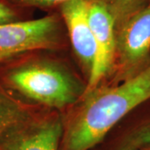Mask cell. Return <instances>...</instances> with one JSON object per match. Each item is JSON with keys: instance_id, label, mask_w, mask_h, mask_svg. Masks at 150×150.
<instances>
[{"instance_id": "8992f818", "label": "cell", "mask_w": 150, "mask_h": 150, "mask_svg": "<svg viewBox=\"0 0 150 150\" xmlns=\"http://www.w3.org/2000/svg\"><path fill=\"white\" fill-rule=\"evenodd\" d=\"M88 18L94 38L95 56L84 94L102 84L109 74L117 37L114 17L103 0L88 1Z\"/></svg>"}, {"instance_id": "277c9868", "label": "cell", "mask_w": 150, "mask_h": 150, "mask_svg": "<svg viewBox=\"0 0 150 150\" xmlns=\"http://www.w3.org/2000/svg\"><path fill=\"white\" fill-rule=\"evenodd\" d=\"M149 66L150 4L117 28L112 69L100 85L119 84L139 75Z\"/></svg>"}, {"instance_id": "ba28073f", "label": "cell", "mask_w": 150, "mask_h": 150, "mask_svg": "<svg viewBox=\"0 0 150 150\" xmlns=\"http://www.w3.org/2000/svg\"><path fill=\"white\" fill-rule=\"evenodd\" d=\"M150 145V98L129 113L93 150H139Z\"/></svg>"}, {"instance_id": "6da1fadb", "label": "cell", "mask_w": 150, "mask_h": 150, "mask_svg": "<svg viewBox=\"0 0 150 150\" xmlns=\"http://www.w3.org/2000/svg\"><path fill=\"white\" fill-rule=\"evenodd\" d=\"M34 51L0 65V83L28 105L64 113L83 96L87 80L61 54Z\"/></svg>"}, {"instance_id": "7c38bea8", "label": "cell", "mask_w": 150, "mask_h": 150, "mask_svg": "<svg viewBox=\"0 0 150 150\" xmlns=\"http://www.w3.org/2000/svg\"><path fill=\"white\" fill-rule=\"evenodd\" d=\"M14 5L33 10L35 8H39L43 10L58 12L62 6L73 0H8ZM91 1V0H86ZM104 1V0H103Z\"/></svg>"}, {"instance_id": "4fadbf2b", "label": "cell", "mask_w": 150, "mask_h": 150, "mask_svg": "<svg viewBox=\"0 0 150 150\" xmlns=\"http://www.w3.org/2000/svg\"><path fill=\"white\" fill-rule=\"evenodd\" d=\"M139 150H150V145L149 146H147V147H144V148H143V149H141Z\"/></svg>"}, {"instance_id": "8fae6325", "label": "cell", "mask_w": 150, "mask_h": 150, "mask_svg": "<svg viewBox=\"0 0 150 150\" xmlns=\"http://www.w3.org/2000/svg\"><path fill=\"white\" fill-rule=\"evenodd\" d=\"M33 10L20 8L8 0H0V25L32 18Z\"/></svg>"}, {"instance_id": "30bf717a", "label": "cell", "mask_w": 150, "mask_h": 150, "mask_svg": "<svg viewBox=\"0 0 150 150\" xmlns=\"http://www.w3.org/2000/svg\"><path fill=\"white\" fill-rule=\"evenodd\" d=\"M114 17L116 28L150 4V0H104Z\"/></svg>"}, {"instance_id": "52a82bcc", "label": "cell", "mask_w": 150, "mask_h": 150, "mask_svg": "<svg viewBox=\"0 0 150 150\" xmlns=\"http://www.w3.org/2000/svg\"><path fill=\"white\" fill-rule=\"evenodd\" d=\"M58 12L63 18L79 69L88 82L95 56L94 38L88 18V1H70Z\"/></svg>"}, {"instance_id": "5b68a950", "label": "cell", "mask_w": 150, "mask_h": 150, "mask_svg": "<svg viewBox=\"0 0 150 150\" xmlns=\"http://www.w3.org/2000/svg\"><path fill=\"white\" fill-rule=\"evenodd\" d=\"M64 113L34 107L0 136V150H59Z\"/></svg>"}, {"instance_id": "9c48e42d", "label": "cell", "mask_w": 150, "mask_h": 150, "mask_svg": "<svg viewBox=\"0 0 150 150\" xmlns=\"http://www.w3.org/2000/svg\"><path fill=\"white\" fill-rule=\"evenodd\" d=\"M33 108L17 98L0 83V136Z\"/></svg>"}, {"instance_id": "3957f363", "label": "cell", "mask_w": 150, "mask_h": 150, "mask_svg": "<svg viewBox=\"0 0 150 150\" xmlns=\"http://www.w3.org/2000/svg\"><path fill=\"white\" fill-rule=\"evenodd\" d=\"M69 46L67 31L59 12L0 25V65L22 54L67 51Z\"/></svg>"}, {"instance_id": "7a4b0ae2", "label": "cell", "mask_w": 150, "mask_h": 150, "mask_svg": "<svg viewBox=\"0 0 150 150\" xmlns=\"http://www.w3.org/2000/svg\"><path fill=\"white\" fill-rule=\"evenodd\" d=\"M150 98V66L113 86L100 85L64 113L59 150H93L123 118Z\"/></svg>"}]
</instances>
